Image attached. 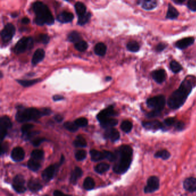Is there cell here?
I'll list each match as a JSON object with an SVG mask.
<instances>
[{"label":"cell","instance_id":"obj_1","mask_svg":"<svg viewBox=\"0 0 196 196\" xmlns=\"http://www.w3.org/2000/svg\"><path fill=\"white\" fill-rule=\"evenodd\" d=\"M192 77L186 78L181 83L177 90L174 91L168 99L167 105L172 110H177L184 104L189 95L190 94L194 82Z\"/></svg>","mask_w":196,"mask_h":196},{"label":"cell","instance_id":"obj_2","mask_svg":"<svg viewBox=\"0 0 196 196\" xmlns=\"http://www.w3.org/2000/svg\"><path fill=\"white\" fill-rule=\"evenodd\" d=\"M133 150L128 145H123L115 152L116 159L113 167L114 173H125L128 170L132 162Z\"/></svg>","mask_w":196,"mask_h":196},{"label":"cell","instance_id":"obj_3","mask_svg":"<svg viewBox=\"0 0 196 196\" xmlns=\"http://www.w3.org/2000/svg\"><path fill=\"white\" fill-rule=\"evenodd\" d=\"M33 10L36 17L35 23L39 26H43L44 24L52 25L54 23V18L47 6L42 2H35L33 4Z\"/></svg>","mask_w":196,"mask_h":196},{"label":"cell","instance_id":"obj_4","mask_svg":"<svg viewBox=\"0 0 196 196\" xmlns=\"http://www.w3.org/2000/svg\"><path fill=\"white\" fill-rule=\"evenodd\" d=\"M41 111L36 108H28L19 110L16 115V119L19 123L27 122L29 121L37 120L42 116Z\"/></svg>","mask_w":196,"mask_h":196},{"label":"cell","instance_id":"obj_5","mask_svg":"<svg viewBox=\"0 0 196 196\" xmlns=\"http://www.w3.org/2000/svg\"><path fill=\"white\" fill-rule=\"evenodd\" d=\"M166 104L165 97L162 95L156 96L154 97L148 98L147 101V105L148 108L153 111L161 113L163 110Z\"/></svg>","mask_w":196,"mask_h":196},{"label":"cell","instance_id":"obj_6","mask_svg":"<svg viewBox=\"0 0 196 196\" xmlns=\"http://www.w3.org/2000/svg\"><path fill=\"white\" fill-rule=\"evenodd\" d=\"M33 44L34 42L32 38L24 37L20 39L16 43L14 51L17 54L24 53L26 49H31L33 47Z\"/></svg>","mask_w":196,"mask_h":196},{"label":"cell","instance_id":"obj_7","mask_svg":"<svg viewBox=\"0 0 196 196\" xmlns=\"http://www.w3.org/2000/svg\"><path fill=\"white\" fill-rule=\"evenodd\" d=\"M12 127V123L10 119L6 116L0 119V138L1 142L3 141L7 135V131Z\"/></svg>","mask_w":196,"mask_h":196},{"label":"cell","instance_id":"obj_8","mask_svg":"<svg viewBox=\"0 0 196 196\" xmlns=\"http://www.w3.org/2000/svg\"><path fill=\"white\" fill-rule=\"evenodd\" d=\"M15 26L11 23H8L4 26V29L1 31V38L4 42H8L11 40L15 34Z\"/></svg>","mask_w":196,"mask_h":196},{"label":"cell","instance_id":"obj_9","mask_svg":"<svg viewBox=\"0 0 196 196\" xmlns=\"http://www.w3.org/2000/svg\"><path fill=\"white\" fill-rule=\"evenodd\" d=\"M159 188V180L155 176L149 178L147 181V185L144 188V192L150 193L154 192Z\"/></svg>","mask_w":196,"mask_h":196},{"label":"cell","instance_id":"obj_10","mask_svg":"<svg viewBox=\"0 0 196 196\" xmlns=\"http://www.w3.org/2000/svg\"><path fill=\"white\" fill-rule=\"evenodd\" d=\"M24 178L22 175L18 174L13 179V188L16 192L23 193L26 191V188L24 186Z\"/></svg>","mask_w":196,"mask_h":196},{"label":"cell","instance_id":"obj_11","mask_svg":"<svg viewBox=\"0 0 196 196\" xmlns=\"http://www.w3.org/2000/svg\"><path fill=\"white\" fill-rule=\"evenodd\" d=\"M116 112L114 110L112 106H110L105 110H102L97 116V119L100 123L110 119V117L113 116H115Z\"/></svg>","mask_w":196,"mask_h":196},{"label":"cell","instance_id":"obj_12","mask_svg":"<svg viewBox=\"0 0 196 196\" xmlns=\"http://www.w3.org/2000/svg\"><path fill=\"white\" fill-rule=\"evenodd\" d=\"M57 169V165H51L49 166L42 173L43 179L47 182L51 180L55 175Z\"/></svg>","mask_w":196,"mask_h":196},{"label":"cell","instance_id":"obj_13","mask_svg":"<svg viewBox=\"0 0 196 196\" xmlns=\"http://www.w3.org/2000/svg\"><path fill=\"white\" fill-rule=\"evenodd\" d=\"M25 157V152L21 147L14 148L11 152V158L15 162H20Z\"/></svg>","mask_w":196,"mask_h":196},{"label":"cell","instance_id":"obj_14","mask_svg":"<svg viewBox=\"0 0 196 196\" xmlns=\"http://www.w3.org/2000/svg\"><path fill=\"white\" fill-rule=\"evenodd\" d=\"M104 137L106 139H110L112 142H116L120 138V133L117 129L114 128L107 129L104 133Z\"/></svg>","mask_w":196,"mask_h":196},{"label":"cell","instance_id":"obj_15","mask_svg":"<svg viewBox=\"0 0 196 196\" xmlns=\"http://www.w3.org/2000/svg\"><path fill=\"white\" fill-rule=\"evenodd\" d=\"M194 42V38L192 37L185 38L178 41L175 46L176 47L180 49H184L188 47L189 45H192Z\"/></svg>","mask_w":196,"mask_h":196},{"label":"cell","instance_id":"obj_16","mask_svg":"<svg viewBox=\"0 0 196 196\" xmlns=\"http://www.w3.org/2000/svg\"><path fill=\"white\" fill-rule=\"evenodd\" d=\"M184 188L189 192L196 191V178H188L184 182Z\"/></svg>","mask_w":196,"mask_h":196},{"label":"cell","instance_id":"obj_17","mask_svg":"<svg viewBox=\"0 0 196 196\" xmlns=\"http://www.w3.org/2000/svg\"><path fill=\"white\" fill-rule=\"evenodd\" d=\"M152 76L155 82L157 83H161L166 79V72L163 69L157 70L152 72Z\"/></svg>","mask_w":196,"mask_h":196},{"label":"cell","instance_id":"obj_18","mask_svg":"<svg viewBox=\"0 0 196 196\" xmlns=\"http://www.w3.org/2000/svg\"><path fill=\"white\" fill-rule=\"evenodd\" d=\"M144 128L150 130H158L163 128V124L159 121H145L142 123Z\"/></svg>","mask_w":196,"mask_h":196},{"label":"cell","instance_id":"obj_19","mask_svg":"<svg viewBox=\"0 0 196 196\" xmlns=\"http://www.w3.org/2000/svg\"><path fill=\"white\" fill-rule=\"evenodd\" d=\"M74 19V15L70 12H63L58 16L57 20L60 23H67L71 22Z\"/></svg>","mask_w":196,"mask_h":196},{"label":"cell","instance_id":"obj_20","mask_svg":"<svg viewBox=\"0 0 196 196\" xmlns=\"http://www.w3.org/2000/svg\"><path fill=\"white\" fill-rule=\"evenodd\" d=\"M44 57H45V52L43 49H39L36 50L32 59V63L34 65L38 64L44 59Z\"/></svg>","mask_w":196,"mask_h":196},{"label":"cell","instance_id":"obj_21","mask_svg":"<svg viewBox=\"0 0 196 196\" xmlns=\"http://www.w3.org/2000/svg\"><path fill=\"white\" fill-rule=\"evenodd\" d=\"M91 159L94 162H97L105 159V151H99L96 150H91L90 151Z\"/></svg>","mask_w":196,"mask_h":196},{"label":"cell","instance_id":"obj_22","mask_svg":"<svg viewBox=\"0 0 196 196\" xmlns=\"http://www.w3.org/2000/svg\"><path fill=\"white\" fill-rule=\"evenodd\" d=\"M82 174H83V171L82 169L78 167H76L75 169L72 171L71 174V177L70 179L71 183L74 185L76 184L77 181L82 176Z\"/></svg>","mask_w":196,"mask_h":196},{"label":"cell","instance_id":"obj_23","mask_svg":"<svg viewBox=\"0 0 196 196\" xmlns=\"http://www.w3.org/2000/svg\"><path fill=\"white\" fill-rule=\"evenodd\" d=\"M28 188L32 192H38L42 189V185L35 179H30L28 183Z\"/></svg>","mask_w":196,"mask_h":196},{"label":"cell","instance_id":"obj_24","mask_svg":"<svg viewBox=\"0 0 196 196\" xmlns=\"http://www.w3.org/2000/svg\"><path fill=\"white\" fill-rule=\"evenodd\" d=\"M142 7L144 9L149 11L152 10L156 8L157 6V2L154 0H148V1H143L141 2Z\"/></svg>","mask_w":196,"mask_h":196},{"label":"cell","instance_id":"obj_25","mask_svg":"<svg viewBox=\"0 0 196 196\" xmlns=\"http://www.w3.org/2000/svg\"><path fill=\"white\" fill-rule=\"evenodd\" d=\"M179 16V12L171 4L169 5L168 11L166 15V18L169 19H175L177 18Z\"/></svg>","mask_w":196,"mask_h":196},{"label":"cell","instance_id":"obj_26","mask_svg":"<svg viewBox=\"0 0 196 196\" xmlns=\"http://www.w3.org/2000/svg\"><path fill=\"white\" fill-rule=\"evenodd\" d=\"M100 123L102 128L110 129V128H112L113 127L116 126L118 124V121L116 119L110 118Z\"/></svg>","mask_w":196,"mask_h":196},{"label":"cell","instance_id":"obj_27","mask_svg":"<svg viewBox=\"0 0 196 196\" xmlns=\"http://www.w3.org/2000/svg\"><path fill=\"white\" fill-rule=\"evenodd\" d=\"M94 52L99 56H104L106 52V46L102 43H98L94 47Z\"/></svg>","mask_w":196,"mask_h":196},{"label":"cell","instance_id":"obj_28","mask_svg":"<svg viewBox=\"0 0 196 196\" xmlns=\"http://www.w3.org/2000/svg\"><path fill=\"white\" fill-rule=\"evenodd\" d=\"M75 9L77 15L79 17L86 13V8L85 5L81 2H78L75 4Z\"/></svg>","mask_w":196,"mask_h":196},{"label":"cell","instance_id":"obj_29","mask_svg":"<svg viewBox=\"0 0 196 196\" xmlns=\"http://www.w3.org/2000/svg\"><path fill=\"white\" fill-rule=\"evenodd\" d=\"M110 166L109 164L105 163H101L96 166L94 168V170L97 173L102 174L107 171L110 169Z\"/></svg>","mask_w":196,"mask_h":196},{"label":"cell","instance_id":"obj_30","mask_svg":"<svg viewBox=\"0 0 196 196\" xmlns=\"http://www.w3.org/2000/svg\"><path fill=\"white\" fill-rule=\"evenodd\" d=\"M27 166L30 170L34 171H37L38 170H39V169L41 167V165L39 163V162L35 161L33 159H30L28 161Z\"/></svg>","mask_w":196,"mask_h":196},{"label":"cell","instance_id":"obj_31","mask_svg":"<svg viewBox=\"0 0 196 196\" xmlns=\"http://www.w3.org/2000/svg\"><path fill=\"white\" fill-rule=\"evenodd\" d=\"M31 159H33L36 161L42 160L44 158V152L41 150H35L31 152Z\"/></svg>","mask_w":196,"mask_h":196},{"label":"cell","instance_id":"obj_32","mask_svg":"<svg viewBox=\"0 0 196 196\" xmlns=\"http://www.w3.org/2000/svg\"><path fill=\"white\" fill-rule=\"evenodd\" d=\"M83 186L87 190L93 189L95 186V182L93 179L91 177H87L83 182Z\"/></svg>","mask_w":196,"mask_h":196},{"label":"cell","instance_id":"obj_33","mask_svg":"<svg viewBox=\"0 0 196 196\" xmlns=\"http://www.w3.org/2000/svg\"><path fill=\"white\" fill-rule=\"evenodd\" d=\"M73 144L76 147H85L87 145L86 140L84 139L83 136L81 135H79L77 137Z\"/></svg>","mask_w":196,"mask_h":196},{"label":"cell","instance_id":"obj_34","mask_svg":"<svg viewBox=\"0 0 196 196\" xmlns=\"http://www.w3.org/2000/svg\"><path fill=\"white\" fill-rule=\"evenodd\" d=\"M155 157L158 158H162L163 160H166L170 158V152L166 150H160L155 154Z\"/></svg>","mask_w":196,"mask_h":196},{"label":"cell","instance_id":"obj_35","mask_svg":"<svg viewBox=\"0 0 196 196\" xmlns=\"http://www.w3.org/2000/svg\"><path fill=\"white\" fill-rule=\"evenodd\" d=\"M81 35L78 32H72L70 34L68 35V40L70 42L72 43H78L80 42L81 40Z\"/></svg>","mask_w":196,"mask_h":196},{"label":"cell","instance_id":"obj_36","mask_svg":"<svg viewBox=\"0 0 196 196\" xmlns=\"http://www.w3.org/2000/svg\"><path fill=\"white\" fill-rule=\"evenodd\" d=\"M133 125L129 121H124L121 124V129L125 133H128L132 130Z\"/></svg>","mask_w":196,"mask_h":196},{"label":"cell","instance_id":"obj_37","mask_svg":"<svg viewBox=\"0 0 196 196\" xmlns=\"http://www.w3.org/2000/svg\"><path fill=\"white\" fill-rule=\"evenodd\" d=\"M127 47L129 51L133 53L138 52L140 49L139 44L135 41L129 42L127 45Z\"/></svg>","mask_w":196,"mask_h":196},{"label":"cell","instance_id":"obj_38","mask_svg":"<svg viewBox=\"0 0 196 196\" xmlns=\"http://www.w3.org/2000/svg\"><path fill=\"white\" fill-rule=\"evenodd\" d=\"M170 68L174 73H178L182 70L181 64L175 60H172L170 64Z\"/></svg>","mask_w":196,"mask_h":196},{"label":"cell","instance_id":"obj_39","mask_svg":"<svg viewBox=\"0 0 196 196\" xmlns=\"http://www.w3.org/2000/svg\"><path fill=\"white\" fill-rule=\"evenodd\" d=\"M64 128L70 132H76L78 129V127L75 124V123H72L67 121L64 124Z\"/></svg>","mask_w":196,"mask_h":196},{"label":"cell","instance_id":"obj_40","mask_svg":"<svg viewBox=\"0 0 196 196\" xmlns=\"http://www.w3.org/2000/svg\"><path fill=\"white\" fill-rule=\"evenodd\" d=\"M39 81V79L32 80H18L17 82L24 87H28L34 85Z\"/></svg>","mask_w":196,"mask_h":196},{"label":"cell","instance_id":"obj_41","mask_svg":"<svg viewBox=\"0 0 196 196\" xmlns=\"http://www.w3.org/2000/svg\"><path fill=\"white\" fill-rule=\"evenodd\" d=\"M91 13H86L84 15L79 17L78 21V24L80 26H83V25H85V24H86L89 21V19H91Z\"/></svg>","mask_w":196,"mask_h":196},{"label":"cell","instance_id":"obj_42","mask_svg":"<svg viewBox=\"0 0 196 196\" xmlns=\"http://www.w3.org/2000/svg\"><path fill=\"white\" fill-rule=\"evenodd\" d=\"M75 48L80 52H83L87 49V44L86 42L82 40L75 44Z\"/></svg>","mask_w":196,"mask_h":196},{"label":"cell","instance_id":"obj_43","mask_svg":"<svg viewBox=\"0 0 196 196\" xmlns=\"http://www.w3.org/2000/svg\"><path fill=\"white\" fill-rule=\"evenodd\" d=\"M74 123L78 127H85L88 124V120L85 117H80L76 120Z\"/></svg>","mask_w":196,"mask_h":196},{"label":"cell","instance_id":"obj_44","mask_svg":"<svg viewBox=\"0 0 196 196\" xmlns=\"http://www.w3.org/2000/svg\"><path fill=\"white\" fill-rule=\"evenodd\" d=\"M86 151H85L83 150H81L76 152L75 157L77 161H83L86 158Z\"/></svg>","mask_w":196,"mask_h":196},{"label":"cell","instance_id":"obj_45","mask_svg":"<svg viewBox=\"0 0 196 196\" xmlns=\"http://www.w3.org/2000/svg\"><path fill=\"white\" fill-rule=\"evenodd\" d=\"M34 125L31 124H26L23 125L21 127V132L23 133V135L30 132V130L34 128Z\"/></svg>","mask_w":196,"mask_h":196},{"label":"cell","instance_id":"obj_46","mask_svg":"<svg viewBox=\"0 0 196 196\" xmlns=\"http://www.w3.org/2000/svg\"><path fill=\"white\" fill-rule=\"evenodd\" d=\"M176 123H177L176 119L174 117L167 118L164 121V124L167 127H170V126L175 125L176 124Z\"/></svg>","mask_w":196,"mask_h":196},{"label":"cell","instance_id":"obj_47","mask_svg":"<svg viewBox=\"0 0 196 196\" xmlns=\"http://www.w3.org/2000/svg\"><path fill=\"white\" fill-rule=\"evenodd\" d=\"M187 5L190 11L196 12V1H194V0L189 1Z\"/></svg>","mask_w":196,"mask_h":196},{"label":"cell","instance_id":"obj_48","mask_svg":"<svg viewBox=\"0 0 196 196\" xmlns=\"http://www.w3.org/2000/svg\"><path fill=\"white\" fill-rule=\"evenodd\" d=\"M45 139L44 138H37L34 140L32 142V143L35 147H38L40 144L42 143L43 142H44Z\"/></svg>","mask_w":196,"mask_h":196},{"label":"cell","instance_id":"obj_49","mask_svg":"<svg viewBox=\"0 0 196 196\" xmlns=\"http://www.w3.org/2000/svg\"><path fill=\"white\" fill-rule=\"evenodd\" d=\"M39 39H40V40L43 43H44V44H47L49 42V37L48 35L45 34H42L40 35L39 36Z\"/></svg>","mask_w":196,"mask_h":196},{"label":"cell","instance_id":"obj_50","mask_svg":"<svg viewBox=\"0 0 196 196\" xmlns=\"http://www.w3.org/2000/svg\"><path fill=\"white\" fill-rule=\"evenodd\" d=\"M185 127V123L182 121H178L175 124V128L178 131L182 130Z\"/></svg>","mask_w":196,"mask_h":196},{"label":"cell","instance_id":"obj_51","mask_svg":"<svg viewBox=\"0 0 196 196\" xmlns=\"http://www.w3.org/2000/svg\"><path fill=\"white\" fill-rule=\"evenodd\" d=\"M166 45L165 44H164V43H159L158 45L156 46V50L158 51V52H161V51H162L163 50H164V49H166Z\"/></svg>","mask_w":196,"mask_h":196},{"label":"cell","instance_id":"obj_52","mask_svg":"<svg viewBox=\"0 0 196 196\" xmlns=\"http://www.w3.org/2000/svg\"><path fill=\"white\" fill-rule=\"evenodd\" d=\"M8 149V146L6 144H3L1 145V154H3L5 152H6Z\"/></svg>","mask_w":196,"mask_h":196},{"label":"cell","instance_id":"obj_53","mask_svg":"<svg viewBox=\"0 0 196 196\" xmlns=\"http://www.w3.org/2000/svg\"><path fill=\"white\" fill-rule=\"evenodd\" d=\"M41 113H42V116L49 115V114L51 113V110H49V109L45 108V109L42 110V111H41Z\"/></svg>","mask_w":196,"mask_h":196},{"label":"cell","instance_id":"obj_54","mask_svg":"<svg viewBox=\"0 0 196 196\" xmlns=\"http://www.w3.org/2000/svg\"><path fill=\"white\" fill-rule=\"evenodd\" d=\"M54 196H71L70 195L65 194L63 193L60 192L59 190H55L54 193Z\"/></svg>","mask_w":196,"mask_h":196},{"label":"cell","instance_id":"obj_55","mask_svg":"<svg viewBox=\"0 0 196 196\" xmlns=\"http://www.w3.org/2000/svg\"><path fill=\"white\" fill-rule=\"evenodd\" d=\"M63 97L60 96V95H55L53 97V100L55 101H60L63 99Z\"/></svg>","mask_w":196,"mask_h":196},{"label":"cell","instance_id":"obj_56","mask_svg":"<svg viewBox=\"0 0 196 196\" xmlns=\"http://www.w3.org/2000/svg\"><path fill=\"white\" fill-rule=\"evenodd\" d=\"M54 119H55V120L57 121V122L60 123L63 120V117H62L60 114H57L54 117Z\"/></svg>","mask_w":196,"mask_h":196},{"label":"cell","instance_id":"obj_57","mask_svg":"<svg viewBox=\"0 0 196 196\" xmlns=\"http://www.w3.org/2000/svg\"><path fill=\"white\" fill-rule=\"evenodd\" d=\"M21 22H22L23 24H28L30 22V20L28 18H27V17H24V18H23L22 19Z\"/></svg>","mask_w":196,"mask_h":196},{"label":"cell","instance_id":"obj_58","mask_svg":"<svg viewBox=\"0 0 196 196\" xmlns=\"http://www.w3.org/2000/svg\"><path fill=\"white\" fill-rule=\"evenodd\" d=\"M105 79L106 81H110V80L112 79V78H111L110 77H106Z\"/></svg>","mask_w":196,"mask_h":196},{"label":"cell","instance_id":"obj_59","mask_svg":"<svg viewBox=\"0 0 196 196\" xmlns=\"http://www.w3.org/2000/svg\"><path fill=\"white\" fill-rule=\"evenodd\" d=\"M47 196V195H45V196Z\"/></svg>","mask_w":196,"mask_h":196}]
</instances>
